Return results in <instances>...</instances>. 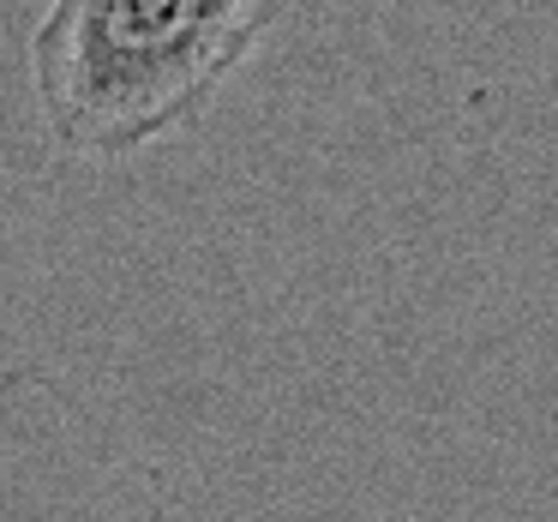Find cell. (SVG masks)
Masks as SVG:
<instances>
[{"label": "cell", "instance_id": "obj_1", "mask_svg": "<svg viewBox=\"0 0 558 522\" xmlns=\"http://www.w3.org/2000/svg\"><path fill=\"white\" fill-rule=\"evenodd\" d=\"M294 0H49L25 43L49 145L126 162L186 133Z\"/></svg>", "mask_w": 558, "mask_h": 522}]
</instances>
